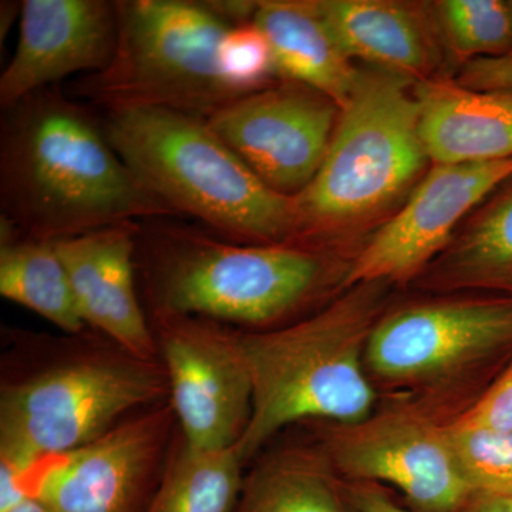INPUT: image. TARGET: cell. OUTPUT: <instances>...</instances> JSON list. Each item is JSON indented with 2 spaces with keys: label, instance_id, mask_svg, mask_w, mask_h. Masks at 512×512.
Segmentation results:
<instances>
[{
  "label": "cell",
  "instance_id": "1",
  "mask_svg": "<svg viewBox=\"0 0 512 512\" xmlns=\"http://www.w3.org/2000/svg\"><path fill=\"white\" fill-rule=\"evenodd\" d=\"M0 205L20 234L50 242L177 218L121 160L101 120L57 86L3 110Z\"/></svg>",
  "mask_w": 512,
  "mask_h": 512
},
{
  "label": "cell",
  "instance_id": "2",
  "mask_svg": "<svg viewBox=\"0 0 512 512\" xmlns=\"http://www.w3.org/2000/svg\"><path fill=\"white\" fill-rule=\"evenodd\" d=\"M328 271L320 249L239 244L175 218L138 227L137 275L150 315L195 316L249 332L275 329L316 299Z\"/></svg>",
  "mask_w": 512,
  "mask_h": 512
},
{
  "label": "cell",
  "instance_id": "3",
  "mask_svg": "<svg viewBox=\"0 0 512 512\" xmlns=\"http://www.w3.org/2000/svg\"><path fill=\"white\" fill-rule=\"evenodd\" d=\"M352 288L288 325L261 332L238 330L254 389L251 420L237 446L244 463L298 421L332 420L349 426L372 416L375 392L362 359L377 323L383 284Z\"/></svg>",
  "mask_w": 512,
  "mask_h": 512
},
{
  "label": "cell",
  "instance_id": "4",
  "mask_svg": "<svg viewBox=\"0 0 512 512\" xmlns=\"http://www.w3.org/2000/svg\"><path fill=\"white\" fill-rule=\"evenodd\" d=\"M121 160L175 212L239 244H291L295 202L256 177L207 120L161 107H113L101 119Z\"/></svg>",
  "mask_w": 512,
  "mask_h": 512
},
{
  "label": "cell",
  "instance_id": "5",
  "mask_svg": "<svg viewBox=\"0 0 512 512\" xmlns=\"http://www.w3.org/2000/svg\"><path fill=\"white\" fill-rule=\"evenodd\" d=\"M429 161L414 83L382 70L360 72L318 173L293 197L291 244L322 251L348 238L403 197Z\"/></svg>",
  "mask_w": 512,
  "mask_h": 512
},
{
  "label": "cell",
  "instance_id": "6",
  "mask_svg": "<svg viewBox=\"0 0 512 512\" xmlns=\"http://www.w3.org/2000/svg\"><path fill=\"white\" fill-rule=\"evenodd\" d=\"M160 360L107 340L60 357L0 389V464L30 471L99 439L127 417L167 402Z\"/></svg>",
  "mask_w": 512,
  "mask_h": 512
},
{
  "label": "cell",
  "instance_id": "7",
  "mask_svg": "<svg viewBox=\"0 0 512 512\" xmlns=\"http://www.w3.org/2000/svg\"><path fill=\"white\" fill-rule=\"evenodd\" d=\"M117 45L100 72L84 74L73 93L103 110L161 107L207 120L239 96L228 89L218 63L231 29L204 2H117Z\"/></svg>",
  "mask_w": 512,
  "mask_h": 512
},
{
  "label": "cell",
  "instance_id": "8",
  "mask_svg": "<svg viewBox=\"0 0 512 512\" xmlns=\"http://www.w3.org/2000/svg\"><path fill=\"white\" fill-rule=\"evenodd\" d=\"M181 437L201 450L238 446L252 414L251 373L238 330L195 316H148Z\"/></svg>",
  "mask_w": 512,
  "mask_h": 512
},
{
  "label": "cell",
  "instance_id": "9",
  "mask_svg": "<svg viewBox=\"0 0 512 512\" xmlns=\"http://www.w3.org/2000/svg\"><path fill=\"white\" fill-rule=\"evenodd\" d=\"M175 426L168 400L141 410L86 446L37 464L28 493L53 512H144L170 456Z\"/></svg>",
  "mask_w": 512,
  "mask_h": 512
},
{
  "label": "cell",
  "instance_id": "10",
  "mask_svg": "<svg viewBox=\"0 0 512 512\" xmlns=\"http://www.w3.org/2000/svg\"><path fill=\"white\" fill-rule=\"evenodd\" d=\"M340 109L303 84H276L229 101L208 126L271 190L295 197L323 163Z\"/></svg>",
  "mask_w": 512,
  "mask_h": 512
},
{
  "label": "cell",
  "instance_id": "11",
  "mask_svg": "<svg viewBox=\"0 0 512 512\" xmlns=\"http://www.w3.org/2000/svg\"><path fill=\"white\" fill-rule=\"evenodd\" d=\"M342 427L328 440V460L345 476L393 485L421 512L468 510L476 500L446 427L406 410Z\"/></svg>",
  "mask_w": 512,
  "mask_h": 512
},
{
  "label": "cell",
  "instance_id": "12",
  "mask_svg": "<svg viewBox=\"0 0 512 512\" xmlns=\"http://www.w3.org/2000/svg\"><path fill=\"white\" fill-rule=\"evenodd\" d=\"M512 178V158L434 164L402 210L360 249L343 285L407 281L451 242L468 212Z\"/></svg>",
  "mask_w": 512,
  "mask_h": 512
},
{
  "label": "cell",
  "instance_id": "13",
  "mask_svg": "<svg viewBox=\"0 0 512 512\" xmlns=\"http://www.w3.org/2000/svg\"><path fill=\"white\" fill-rule=\"evenodd\" d=\"M512 343V301L429 303L380 320L366 365L390 380L446 375Z\"/></svg>",
  "mask_w": 512,
  "mask_h": 512
},
{
  "label": "cell",
  "instance_id": "14",
  "mask_svg": "<svg viewBox=\"0 0 512 512\" xmlns=\"http://www.w3.org/2000/svg\"><path fill=\"white\" fill-rule=\"evenodd\" d=\"M117 30V2L23 0L18 46L0 76L2 110L72 74L103 70Z\"/></svg>",
  "mask_w": 512,
  "mask_h": 512
},
{
  "label": "cell",
  "instance_id": "15",
  "mask_svg": "<svg viewBox=\"0 0 512 512\" xmlns=\"http://www.w3.org/2000/svg\"><path fill=\"white\" fill-rule=\"evenodd\" d=\"M140 222L55 241L87 329L143 360H160L137 289Z\"/></svg>",
  "mask_w": 512,
  "mask_h": 512
},
{
  "label": "cell",
  "instance_id": "16",
  "mask_svg": "<svg viewBox=\"0 0 512 512\" xmlns=\"http://www.w3.org/2000/svg\"><path fill=\"white\" fill-rule=\"evenodd\" d=\"M420 137L433 164L512 158V92L473 90L447 77L414 84Z\"/></svg>",
  "mask_w": 512,
  "mask_h": 512
},
{
  "label": "cell",
  "instance_id": "17",
  "mask_svg": "<svg viewBox=\"0 0 512 512\" xmlns=\"http://www.w3.org/2000/svg\"><path fill=\"white\" fill-rule=\"evenodd\" d=\"M319 6L350 60L414 84L434 77L436 45L421 8L393 0H319Z\"/></svg>",
  "mask_w": 512,
  "mask_h": 512
},
{
  "label": "cell",
  "instance_id": "18",
  "mask_svg": "<svg viewBox=\"0 0 512 512\" xmlns=\"http://www.w3.org/2000/svg\"><path fill=\"white\" fill-rule=\"evenodd\" d=\"M252 22L271 46L279 80L311 87L339 109L345 106L360 70L333 36L319 0H264Z\"/></svg>",
  "mask_w": 512,
  "mask_h": 512
},
{
  "label": "cell",
  "instance_id": "19",
  "mask_svg": "<svg viewBox=\"0 0 512 512\" xmlns=\"http://www.w3.org/2000/svg\"><path fill=\"white\" fill-rule=\"evenodd\" d=\"M0 232V295L69 335H82L87 328L55 242L25 237L3 218Z\"/></svg>",
  "mask_w": 512,
  "mask_h": 512
},
{
  "label": "cell",
  "instance_id": "20",
  "mask_svg": "<svg viewBox=\"0 0 512 512\" xmlns=\"http://www.w3.org/2000/svg\"><path fill=\"white\" fill-rule=\"evenodd\" d=\"M328 463L306 450L266 458L244 478L234 512H349Z\"/></svg>",
  "mask_w": 512,
  "mask_h": 512
},
{
  "label": "cell",
  "instance_id": "21",
  "mask_svg": "<svg viewBox=\"0 0 512 512\" xmlns=\"http://www.w3.org/2000/svg\"><path fill=\"white\" fill-rule=\"evenodd\" d=\"M242 464L237 447L201 450L180 436L144 512H234L244 483Z\"/></svg>",
  "mask_w": 512,
  "mask_h": 512
},
{
  "label": "cell",
  "instance_id": "22",
  "mask_svg": "<svg viewBox=\"0 0 512 512\" xmlns=\"http://www.w3.org/2000/svg\"><path fill=\"white\" fill-rule=\"evenodd\" d=\"M444 272L458 285L512 279V184L468 225L448 254Z\"/></svg>",
  "mask_w": 512,
  "mask_h": 512
},
{
  "label": "cell",
  "instance_id": "23",
  "mask_svg": "<svg viewBox=\"0 0 512 512\" xmlns=\"http://www.w3.org/2000/svg\"><path fill=\"white\" fill-rule=\"evenodd\" d=\"M437 20L454 55L463 62L512 55L510 10L503 0H444Z\"/></svg>",
  "mask_w": 512,
  "mask_h": 512
},
{
  "label": "cell",
  "instance_id": "24",
  "mask_svg": "<svg viewBox=\"0 0 512 512\" xmlns=\"http://www.w3.org/2000/svg\"><path fill=\"white\" fill-rule=\"evenodd\" d=\"M461 473L474 497L512 495V431L446 427Z\"/></svg>",
  "mask_w": 512,
  "mask_h": 512
},
{
  "label": "cell",
  "instance_id": "25",
  "mask_svg": "<svg viewBox=\"0 0 512 512\" xmlns=\"http://www.w3.org/2000/svg\"><path fill=\"white\" fill-rule=\"evenodd\" d=\"M218 63L228 89L239 97L271 86L278 77L271 46L254 22L228 29Z\"/></svg>",
  "mask_w": 512,
  "mask_h": 512
},
{
  "label": "cell",
  "instance_id": "26",
  "mask_svg": "<svg viewBox=\"0 0 512 512\" xmlns=\"http://www.w3.org/2000/svg\"><path fill=\"white\" fill-rule=\"evenodd\" d=\"M456 423L476 429L512 431V365Z\"/></svg>",
  "mask_w": 512,
  "mask_h": 512
},
{
  "label": "cell",
  "instance_id": "27",
  "mask_svg": "<svg viewBox=\"0 0 512 512\" xmlns=\"http://www.w3.org/2000/svg\"><path fill=\"white\" fill-rule=\"evenodd\" d=\"M457 82L473 90L512 92V55L487 57L464 63Z\"/></svg>",
  "mask_w": 512,
  "mask_h": 512
},
{
  "label": "cell",
  "instance_id": "28",
  "mask_svg": "<svg viewBox=\"0 0 512 512\" xmlns=\"http://www.w3.org/2000/svg\"><path fill=\"white\" fill-rule=\"evenodd\" d=\"M350 512H413L394 503L380 488L362 483L346 491Z\"/></svg>",
  "mask_w": 512,
  "mask_h": 512
},
{
  "label": "cell",
  "instance_id": "29",
  "mask_svg": "<svg viewBox=\"0 0 512 512\" xmlns=\"http://www.w3.org/2000/svg\"><path fill=\"white\" fill-rule=\"evenodd\" d=\"M214 15L231 28L252 23L258 9V2H244V0H208L204 2Z\"/></svg>",
  "mask_w": 512,
  "mask_h": 512
},
{
  "label": "cell",
  "instance_id": "30",
  "mask_svg": "<svg viewBox=\"0 0 512 512\" xmlns=\"http://www.w3.org/2000/svg\"><path fill=\"white\" fill-rule=\"evenodd\" d=\"M467 512H512V495L477 497Z\"/></svg>",
  "mask_w": 512,
  "mask_h": 512
},
{
  "label": "cell",
  "instance_id": "31",
  "mask_svg": "<svg viewBox=\"0 0 512 512\" xmlns=\"http://www.w3.org/2000/svg\"><path fill=\"white\" fill-rule=\"evenodd\" d=\"M0 512H53L36 497H26Z\"/></svg>",
  "mask_w": 512,
  "mask_h": 512
},
{
  "label": "cell",
  "instance_id": "32",
  "mask_svg": "<svg viewBox=\"0 0 512 512\" xmlns=\"http://www.w3.org/2000/svg\"><path fill=\"white\" fill-rule=\"evenodd\" d=\"M2 40L5 39V33L9 32L10 22L18 18L20 16V12H22V3L18 2H2Z\"/></svg>",
  "mask_w": 512,
  "mask_h": 512
},
{
  "label": "cell",
  "instance_id": "33",
  "mask_svg": "<svg viewBox=\"0 0 512 512\" xmlns=\"http://www.w3.org/2000/svg\"><path fill=\"white\" fill-rule=\"evenodd\" d=\"M508 10H510V18H511V26H512V0L510 2H507Z\"/></svg>",
  "mask_w": 512,
  "mask_h": 512
}]
</instances>
